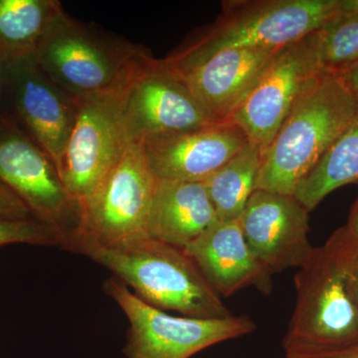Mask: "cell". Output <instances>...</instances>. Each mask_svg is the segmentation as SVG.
<instances>
[{
  "instance_id": "6da1fadb",
  "label": "cell",
  "mask_w": 358,
  "mask_h": 358,
  "mask_svg": "<svg viewBox=\"0 0 358 358\" xmlns=\"http://www.w3.org/2000/svg\"><path fill=\"white\" fill-rule=\"evenodd\" d=\"M73 252L108 268L141 300L159 310L197 319L232 315L183 250L148 235L109 245L83 238Z\"/></svg>"
},
{
  "instance_id": "7a4b0ae2",
  "label": "cell",
  "mask_w": 358,
  "mask_h": 358,
  "mask_svg": "<svg viewBox=\"0 0 358 358\" xmlns=\"http://www.w3.org/2000/svg\"><path fill=\"white\" fill-rule=\"evenodd\" d=\"M338 0H229L210 24L194 30L162 59L176 72L219 52L281 49L338 18Z\"/></svg>"
},
{
  "instance_id": "3957f363",
  "label": "cell",
  "mask_w": 358,
  "mask_h": 358,
  "mask_svg": "<svg viewBox=\"0 0 358 358\" xmlns=\"http://www.w3.org/2000/svg\"><path fill=\"white\" fill-rule=\"evenodd\" d=\"M358 117V99L322 72L299 99L262 155L257 189L293 195L322 155Z\"/></svg>"
},
{
  "instance_id": "277c9868",
  "label": "cell",
  "mask_w": 358,
  "mask_h": 358,
  "mask_svg": "<svg viewBox=\"0 0 358 358\" xmlns=\"http://www.w3.org/2000/svg\"><path fill=\"white\" fill-rule=\"evenodd\" d=\"M134 44L63 10L40 45L35 61L54 83L76 100L124 88L148 54Z\"/></svg>"
},
{
  "instance_id": "5b68a950",
  "label": "cell",
  "mask_w": 358,
  "mask_h": 358,
  "mask_svg": "<svg viewBox=\"0 0 358 358\" xmlns=\"http://www.w3.org/2000/svg\"><path fill=\"white\" fill-rule=\"evenodd\" d=\"M355 239L345 226L313 250L294 277L296 303L284 350L327 346L358 336V313L348 288V265Z\"/></svg>"
},
{
  "instance_id": "8992f818",
  "label": "cell",
  "mask_w": 358,
  "mask_h": 358,
  "mask_svg": "<svg viewBox=\"0 0 358 358\" xmlns=\"http://www.w3.org/2000/svg\"><path fill=\"white\" fill-rule=\"evenodd\" d=\"M0 179L32 218L57 231L73 251L83 234V207L61 178L58 167L11 115L0 120Z\"/></svg>"
},
{
  "instance_id": "52a82bcc",
  "label": "cell",
  "mask_w": 358,
  "mask_h": 358,
  "mask_svg": "<svg viewBox=\"0 0 358 358\" xmlns=\"http://www.w3.org/2000/svg\"><path fill=\"white\" fill-rule=\"evenodd\" d=\"M103 288L129 320L124 346L127 358H190L256 329L255 322L247 315L224 319L173 317L141 300L115 278L103 282Z\"/></svg>"
},
{
  "instance_id": "ba28073f",
  "label": "cell",
  "mask_w": 358,
  "mask_h": 358,
  "mask_svg": "<svg viewBox=\"0 0 358 358\" xmlns=\"http://www.w3.org/2000/svg\"><path fill=\"white\" fill-rule=\"evenodd\" d=\"M121 119L128 143H138L215 122L185 81L152 53L122 89Z\"/></svg>"
},
{
  "instance_id": "9c48e42d",
  "label": "cell",
  "mask_w": 358,
  "mask_h": 358,
  "mask_svg": "<svg viewBox=\"0 0 358 358\" xmlns=\"http://www.w3.org/2000/svg\"><path fill=\"white\" fill-rule=\"evenodd\" d=\"M322 72L317 30L278 52L230 122L263 155L299 99Z\"/></svg>"
},
{
  "instance_id": "30bf717a",
  "label": "cell",
  "mask_w": 358,
  "mask_h": 358,
  "mask_svg": "<svg viewBox=\"0 0 358 358\" xmlns=\"http://www.w3.org/2000/svg\"><path fill=\"white\" fill-rule=\"evenodd\" d=\"M157 181L143 145L129 143L109 176L82 204L80 240L109 245L147 235L145 222Z\"/></svg>"
},
{
  "instance_id": "8fae6325",
  "label": "cell",
  "mask_w": 358,
  "mask_h": 358,
  "mask_svg": "<svg viewBox=\"0 0 358 358\" xmlns=\"http://www.w3.org/2000/svg\"><path fill=\"white\" fill-rule=\"evenodd\" d=\"M121 91L78 100L74 128L58 171L68 192L83 204L124 154Z\"/></svg>"
},
{
  "instance_id": "7c38bea8",
  "label": "cell",
  "mask_w": 358,
  "mask_h": 358,
  "mask_svg": "<svg viewBox=\"0 0 358 358\" xmlns=\"http://www.w3.org/2000/svg\"><path fill=\"white\" fill-rule=\"evenodd\" d=\"M308 213L294 195L257 189L250 197L240 225L252 253L271 274L300 268L312 255Z\"/></svg>"
},
{
  "instance_id": "4fadbf2b",
  "label": "cell",
  "mask_w": 358,
  "mask_h": 358,
  "mask_svg": "<svg viewBox=\"0 0 358 358\" xmlns=\"http://www.w3.org/2000/svg\"><path fill=\"white\" fill-rule=\"evenodd\" d=\"M10 115L59 167L78 113V100L47 76L35 59L9 64Z\"/></svg>"
},
{
  "instance_id": "5bb4252c",
  "label": "cell",
  "mask_w": 358,
  "mask_h": 358,
  "mask_svg": "<svg viewBox=\"0 0 358 358\" xmlns=\"http://www.w3.org/2000/svg\"><path fill=\"white\" fill-rule=\"evenodd\" d=\"M248 143L246 134L234 122H223L157 136L141 145L157 178L204 182Z\"/></svg>"
},
{
  "instance_id": "9a60e30c",
  "label": "cell",
  "mask_w": 358,
  "mask_h": 358,
  "mask_svg": "<svg viewBox=\"0 0 358 358\" xmlns=\"http://www.w3.org/2000/svg\"><path fill=\"white\" fill-rule=\"evenodd\" d=\"M281 49L219 52L190 69L174 72L187 85L212 121L230 122Z\"/></svg>"
},
{
  "instance_id": "2e32d148",
  "label": "cell",
  "mask_w": 358,
  "mask_h": 358,
  "mask_svg": "<svg viewBox=\"0 0 358 358\" xmlns=\"http://www.w3.org/2000/svg\"><path fill=\"white\" fill-rule=\"evenodd\" d=\"M183 251L220 296L246 288L272 293L273 275L252 253L239 219L216 221Z\"/></svg>"
},
{
  "instance_id": "e0dca14e",
  "label": "cell",
  "mask_w": 358,
  "mask_h": 358,
  "mask_svg": "<svg viewBox=\"0 0 358 358\" xmlns=\"http://www.w3.org/2000/svg\"><path fill=\"white\" fill-rule=\"evenodd\" d=\"M217 220L203 183L157 178L145 234L185 250Z\"/></svg>"
},
{
  "instance_id": "ac0fdd59",
  "label": "cell",
  "mask_w": 358,
  "mask_h": 358,
  "mask_svg": "<svg viewBox=\"0 0 358 358\" xmlns=\"http://www.w3.org/2000/svg\"><path fill=\"white\" fill-rule=\"evenodd\" d=\"M63 10L58 0H0V55L8 64L35 59Z\"/></svg>"
},
{
  "instance_id": "d6986e66",
  "label": "cell",
  "mask_w": 358,
  "mask_h": 358,
  "mask_svg": "<svg viewBox=\"0 0 358 358\" xmlns=\"http://www.w3.org/2000/svg\"><path fill=\"white\" fill-rule=\"evenodd\" d=\"M352 183H358V117L322 155L293 195L310 212L334 190Z\"/></svg>"
},
{
  "instance_id": "ffe728a7",
  "label": "cell",
  "mask_w": 358,
  "mask_h": 358,
  "mask_svg": "<svg viewBox=\"0 0 358 358\" xmlns=\"http://www.w3.org/2000/svg\"><path fill=\"white\" fill-rule=\"evenodd\" d=\"M262 152L249 141L227 164L203 183L218 220H237L257 190Z\"/></svg>"
},
{
  "instance_id": "44dd1931",
  "label": "cell",
  "mask_w": 358,
  "mask_h": 358,
  "mask_svg": "<svg viewBox=\"0 0 358 358\" xmlns=\"http://www.w3.org/2000/svg\"><path fill=\"white\" fill-rule=\"evenodd\" d=\"M320 60L324 72H343L358 63V16L338 18L320 30Z\"/></svg>"
},
{
  "instance_id": "7402d4cb",
  "label": "cell",
  "mask_w": 358,
  "mask_h": 358,
  "mask_svg": "<svg viewBox=\"0 0 358 358\" xmlns=\"http://www.w3.org/2000/svg\"><path fill=\"white\" fill-rule=\"evenodd\" d=\"M9 244L58 246L65 249V241L53 228L33 218L0 219V247Z\"/></svg>"
},
{
  "instance_id": "603a6c76",
  "label": "cell",
  "mask_w": 358,
  "mask_h": 358,
  "mask_svg": "<svg viewBox=\"0 0 358 358\" xmlns=\"http://www.w3.org/2000/svg\"><path fill=\"white\" fill-rule=\"evenodd\" d=\"M286 358H358V336L327 346H299L285 350Z\"/></svg>"
},
{
  "instance_id": "cb8c5ba5",
  "label": "cell",
  "mask_w": 358,
  "mask_h": 358,
  "mask_svg": "<svg viewBox=\"0 0 358 358\" xmlns=\"http://www.w3.org/2000/svg\"><path fill=\"white\" fill-rule=\"evenodd\" d=\"M28 218L32 216L25 205L0 179V219Z\"/></svg>"
},
{
  "instance_id": "d4e9b609",
  "label": "cell",
  "mask_w": 358,
  "mask_h": 358,
  "mask_svg": "<svg viewBox=\"0 0 358 358\" xmlns=\"http://www.w3.org/2000/svg\"><path fill=\"white\" fill-rule=\"evenodd\" d=\"M10 115V67L0 55V120Z\"/></svg>"
},
{
  "instance_id": "484cf974",
  "label": "cell",
  "mask_w": 358,
  "mask_h": 358,
  "mask_svg": "<svg viewBox=\"0 0 358 358\" xmlns=\"http://www.w3.org/2000/svg\"><path fill=\"white\" fill-rule=\"evenodd\" d=\"M348 288L358 313V241L355 240L350 265H348Z\"/></svg>"
},
{
  "instance_id": "4316f807",
  "label": "cell",
  "mask_w": 358,
  "mask_h": 358,
  "mask_svg": "<svg viewBox=\"0 0 358 358\" xmlns=\"http://www.w3.org/2000/svg\"><path fill=\"white\" fill-rule=\"evenodd\" d=\"M345 86L358 99V63L343 72L338 73Z\"/></svg>"
},
{
  "instance_id": "83f0119b",
  "label": "cell",
  "mask_w": 358,
  "mask_h": 358,
  "mask_svg": "<svg viewBox=\"0 0 358 358\" xmlns=\"http://www.w3.org/2000/svg\"><path fill=\"white\" fill-rule=\"evenodd\" d=\"M338 18L358 16V0H338Z\"/></svg>"
},
{
  "instance_id": "f1b7e54d",
  "label": "cell",
  "mask_w": 358,
  "mask_h": 358,
  "mask_svg": "<svg viewBox=\"0 0 358 358\" xmlns=\"http://www.w3.org/2000/svg\"><path fill=\"white\" fill-rule=\"evenodd\" d=\"M346 229L350 233V235L358 241V199L353 206L352 213H350L348 222L345 225Z\"/></svg>"
}]
</instances>
